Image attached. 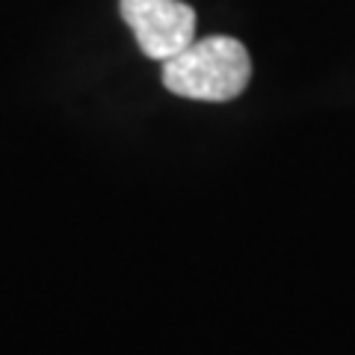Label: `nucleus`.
<instances>
[{
	"mask_svg": "<svg viewBox=\"0 0 355 355\" xmlns=\"http://www.w3.org/2000/svg\"><path fill=\"white\" fill-rule=\"evenodd\" d=\"M119 9L148 60L166 62L196 39V12L184 0H121Z\"/></svg>",
	"mask_w": 355,
	"mask_h": 355,
	"instance_id": "obj_2",
	"label": "nucleus"
},
{
	"mask_svg": "<svg viewBox=\"0 0 355 355\" xmlns=\"http://www.w3.org/2000/svg\"><path fill=\"white\" fill-rule=\"evenodd\" d=\"M249 51L231 36L193 39L163 62V86L190 101H231L249 86Z\"/></svg>",
	"mask_w": 355,
	"mask_h": 355,
	"instance_id": "obj_1",
	"label": "nucleus"
}]
</instances>
